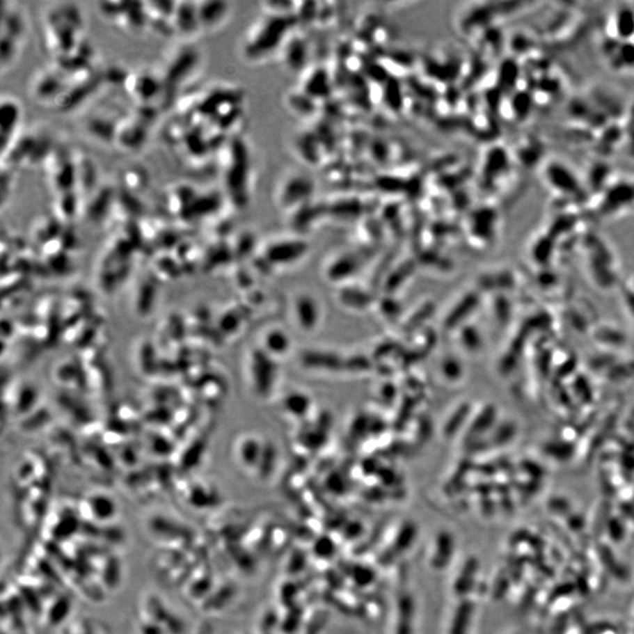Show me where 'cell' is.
Wrapping results in <instances>:
<instances>
[{"label":"cell","instance_id":"5b68a950","mask_svg":"<svg viewBox=\"0 0 634 634\" xmlns=\"http://www.w3.org/2000/svg\"><path fill=\"white\" fill-rule=\"evenodd\" d=\"M124 86L134 105H155L160 100L162 106L164 83L160 72L152 68L129 72Z\"/></svg>","mask_w":634,"mask_h":634},{"label":"cell","instance_id":"30bf717a","mask_svg":"<svg viewBox=\"0 0 634 634\" xmlns=\"http://www.w3.org/2000/svg\"><path fill=\"white\" fill-rule=\"evenodd\" d=\"M22 122V107L15 98L5 97L1 99L0 109V132H1V148L11 143L20 133Z\"/></svg>","mask_w":634,"mask_h":634},{"label":"cell","instance_id":"4fadbf2b","mask_svg":"<svg viewBox=\"0 0 634 634\" xmlns=\"http://www.w3.org/2000/svg\"><path fill=\"white\" fill-rule=\"evenodd\" d=\"M196 11L201 31H214L225 23L230 6L225 1H199Z\"/></svg>","mask_w":634,"mask_h":634},{"label":"cell","instance_id":"484cf974","mask_svg":"<svg viewBox=\"0 0 634 634\" xmlns=\"http://www.w3.org/2000/svg\"><path fill=\"white\" fill-rule=\"evenodd\" d=\"M285 408L296 416H303L309 408V399L302 394H290L285 399Z\"/></svg>","mask_w":634,"mask_h":634},{"label":"cell","instance_id":"9c48e42d","mask_svg":"<svg viewBox=\"0 0 634 634\" xmlns=\"http://www.w3.org/2000/svg\"><path fill=\"white\" fill-rule=\"evenodd\" d=\"M199 191L191 184H175L166 196V206L173 216L191 222V214Z\"/></svg>","mask_w":634,"mask_h":634},{"label":"cell","instance_id":"ba28073f","mask_svg":"<svg viewBox=\"0 0 634 634\" xmlns=\"http://www.w3.org/2000/svg\"><path fill=\"white\" fill-rule=\"evenodd\" d=\"M314 191V184L310 179L302 174H290L283 177L278 186V201L282 207L290 208L296 203H304L309 199Z\"/></svg>","mask_w":634,"mask_h":634},{"label":"cell","instance_id":"7c38bea8","mask_svg":"<svg viewBox=\"0 0 634 634\" xmlns=\"http://www.w3.org/2000/svg\"><path fill=\"white\" fill-rule=\"evenodd\" d=\"M172 20L175 34H180L186 39L194 37L201 31L194 1H177Z\"/></svg>","mask_w":634,"mask_h":634},{"label":"cell","instance_id":"8992f818","mask_svg":"<svg viewBox=\"0 0 634 634\" xmlns=\"http://www.w3.org/2000/svg\"><path fill=\"white\" fill-rule=\"evenodd\" d=\"M68 81V75L52 66L42 71L38 72L31 85V94L34 100L40 104H51L56 102L61 90H64Z\"/></svg>","mask_w":634,"mask_h":634},{"label":"cell","instance_id":"52a82bcc","mask_svg":"<svg viewBox=\"0 0 634 634\" xmlns=\"http://www.w3.org/2000/svg\"><path fill=\"white\" fill-rule=\"evenodd\" d=\"M150 125L129 113L118 124L114 143L126 152H136L145 145Z\"/></svg>","mask_w":634,"mask_h":634},{"label":"cell","instance_id":"2e32d148","mask_svg":"<svg viewBox=\"0 0 634 634\" xmlns=\"http://www.w3.org/2000/svg\"><path fill=\"white\" fill-rule=\"evenodd\" d=\"M128 33H140L147 29V15L143 3H125L124 10L114 22Z\"/></svg>","mask_w":634,"mask_h":634},{"label":"cell","instance_id":"9a60e30c","mask_svg":"<svg viewBox=\"0 0 634 634\" xmlns=\"http://www.w3.org/2000/svg\"><path fill=\"white\" fill-rule=\"evenodd\" d=\"M90 196L86 207L84 208L87 218L92 221H100L102 219L111 215L114 201L117 198V194L112 187H109V186L97 187Z\"/></svg>","mask_w":634,"mask_h":634},{"label":"cell","instance_id":"603a6c76","mask_svg":"<svg viewBox=\"0 0 634 634\" xmlns=\"http://www.w3.org/2000/svg\"><path fill=\"white\" fill-rule=\"evenodd\" d=\"M304 363L308 365H316L317 368L338 369L340 360L331 354L308 353L304 356Z\"/></svg>","mask_w":634,"mask_h":634},{"label":"cell","instance_id":"5bb4252c","mask_svg":"<svg viewBox=\"0 0 634 634\" xmlns=\"http://www.w3.org/2000/svg\"><path fill=\"white\" fill-rule=\"evenodd\" d=\"M308 251V246L303 241L283 240L271 244L267 248L266 255L275 264H290L302 259Z\"/></svg>","mask_w":634,"mask_h":634},{"label":"cell","instance_id":"7402d4cb","mask_svg":"<svg viewBox=\"0 0 634 634\" xmlns=\"http://www.w3.org/2000/svg\"><path fill=\"white\" fill-rule=\"evenodd\" d=\"M274 365L267 357H260L259 365L256 367L257 372V387L260 390L266 391L271 387V379L274 376Z\"/></svg>","mask_w":634,"mask_h":634},{"label":"cell","instance_id":"83f0119b","mask_svg":"<svg viewBox=\"0 0 634 634\" xmlns=\"http://www.w3.org/2000/svg\"><path fill=\"white\" fill-rule=\"evenodd\" d=\"M443 372L447 379H456L459 375V365L454 360H445L443 365Z\"/></svg>","mask_w":634,"mask_h":634},{"label":"cell","instance_id":"6da1fadb","mask_svg":"<svg viewBox=\"0 0 634 634\" xmlns=\"http://www.w3.org/2000/svg\"><path fill=\"white\" fill-rule=\"evenodd\" d=\"M216 157L225 198L235 208H244L251 199L253 171L246 140L239 134L229 136Z\"/></svg>","mask_w":634,"mask_h":634},{"label":"cell","instance_id":"cb8c5ba5","mask_svg":"<svg viewBox=\"0 0 634 634\" xmlns=\"http://www.w3.org/2000/svg\"><path fill=\"white\" fill-rule=\"evenodd\" d=\"M356 268V261H355L353 257L345 256V257L338 260V261L331 266V271H331V278H343L353 274L354 271H355Z\"/></svg>","mask_w":634,"mask_h":634},{"label":"cell","instance_id":"d6986e66","mask_svg":"<svg viewBox=\"0 0 634 634\" xmlns=\"http://www.w3.org/2000/svg\"><path fill=\"white\" fill-rule=\"evenodd\" d=\"M296 314L299 322L306 331H312L319 319V310L315 301L308 296H302L296 303Z\"/></svg>","mask_w":634,"mask_h":634},{"label":"cell","instance_id":"e0dca14e","mask_svg":"<svg viewBox=\"0 0 634 634\" xmlns=\"http://www.w3.org/2000/svg\"><path fill=\"white\" fill-rule=\"evenodd\" d=\"M81 212L80 193L74 191H65L56 196L53 205V215L61 222L74 220Z\"/></svg>","mask_w":634,"mask_h":634},{"label":"cell","instance_id":"ac0fdd59","mask_svg":"<svg viewBox=\"0 0 634 634\" xmlns=\"http://www.w3.org/2000/svg\"><path fill=\"white\" fill-rule=\"evenodd\" d=\"M282 58L285 61V68H290V71H300L303 68L307 61V47L302 40L297 39V37H290L287 39L285 45L282 47Z\"/></svg>","mask_w":634,"mask_h":634},{"label":"cell","instance_id":"3957f363","mask_svg":"<svg viewBox=\"0 0 634 634\" xmlns=\"http://www.w3.org/2000/svg\"><path fill=\"white\" fill-rule=\"evenodd\" d=\"M85 20L75 4H58L49 8L44 17L46 49L56 59L66 56L85 38Z\"/></svg>","mask_w":634,"mask_h":634},{"label":"cell","instance_id":"277c9868","mask_svg":"<svg viewBox=\"0 0 634 634\" xmlns=\"http://www.w3.org/2000/svg\"><path fill=\"white\" fill-rule=\"evenodd\" d=\"M201 64L203 54L196 46L184 44L168 53L160 70L164 83V107L177 102L179 94H182L181 92L199 73Z\"/></svg>","mask_w":634,"mask_h":634},{"label":"cell","instance_id":"7a4b0ae2","mask_svg":"<svg viewBox=\"0 0 634 634\" xmlns=\"http://www.w3.org/2000/svg\"><path fill=\"white\" fill-rule=\"evenodd\" d=\"M293 15L266 13L249 27L240 44V54L249 64H260L280 52L292 34Z\"/></svg>","mask_w":634,"mask_h":634},{"label":"cell","instance_id":"8fae6325","mask_svg":"<svg viewBox=\"0 0 634 634\" xmlns=\"http://www.w3.org/2000/svg\"><path fill=\"white\" fill-rule=\"evenodd\" d=\"M26 33V22L23 11L13 3H3L1 17V38L22 46Z\"/></svg>","mask_w":634,"mask_h":634},{"label":"cell","instance_id":"4316f807","mask_svg":"<svg viewBox=\"0 0 634 634\" xmlns=\"http://www.w3.org/2000/svg\"><path fill=\"white\" fill-rule=\"evenodd\" d=\"M343 300H344L347 303L354 304V306H355V302H356L355 300H357V306H360V302H362V303H365V301L368 302V296H365V295L360 293V292L357 293L355 290H349V292L347 290V293H345L344 296H343Z\"/></svg>","mask_w":634,"mask_h":634},{"label":"cell","instance_id":"44dd1931","mask_svg":"<svg viewBox=\"0 0 634 634\" xmlns=\"http://www.w3.org/2000/svg\"><path fill=\"white\" fill-rule=\"evenodd\" d=\"M90 510L93 512L94 518H98L102 521L111 519L116 514V505L109 497L106 496H98L93 497L90 503Z\"/></svg>","mask_w":634,"mask_h":634},{"label":"cell","instance_id":"d4e9b609","mask_svg":"<svg viewBox=\"0 0 634 634\" xmlns=\"http://www.w3.org/2000/svg\"><path fill=\"white\" fill-rule=\"evenodd\" d=\"M268 349L275 354H283L290 348V340L283 331H271L267 338Z\"/></svg>","mask_w":634,"mask_h":634},{"label":"cell","instance_id":"ffe728a7","mask_svg":"<svg viewBox=\"0 0 634 634\" xmlns=\"http://www.w3.org/2000/svg\"><path fill=\"white\" fill-rule=\"evenodd\" d=\"M148 184V174L141 167H132L125 171L122 175V184L126 191L132 194L140 193L147 187Z\"/></svg>","mask_w":634,"mask_h":634}]
</instances>
